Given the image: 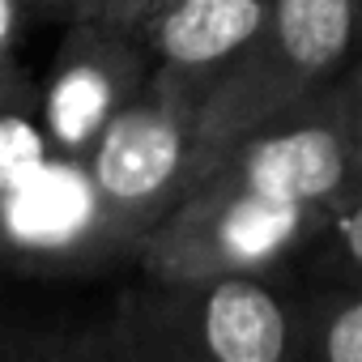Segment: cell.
<instances>
[{"mask_svg": "<svg viewBox=\"0 0 362 362\" xmlns=\"http://www.w3.org/2000/svg\"><path fill=\"white\" fill-rule=\"evenodd\" d=\"M341 107H345V115H349V128H354V136H358V145H362V52H358V60L349 64V73L341 77Z\"/></svg>", "mask_w": 362, "mask_h": 362, "instance_id": "16", "label": "cell"}, {"mask_svg": "<svg viewBox=\"0 0 362 362\" xmlns=\"http://www.w3.org/2000/svg\"><path fill=\"white\" fill-rule=\"evenodd\" d=\"M358 170H362V145H358Z\"/></svg>", "mask_w": 362, "mask_h": 362, "instance_id": "18", "label": "cell"}, {"mask_svg": "<svg viewBox=\"0 0 362 362\" xmlns=\"http://www.w3.org/2000/svg\"><path fill=\"white\" fill-rule=\"evenodd\" d=\"M30 5V18H43V22H73L81 0H26Z\"/></svg>", "mask_w": 362, "mask_h": 362, "instance_id": "17", "label": "cell"}, {"mask_svg": "<svg viewBox=\"0 0 362 362\" xmlns=\"http://www.w3.org/2000/svg\"><path fill=\"white\" fill-rule=\"evenodd\" d=\"M111 264H132V252L107 218L86 158L56 153L0 197V277L73 281Z\"/></svg>", "mask_w": 362, "mask_h": 362, "instance_id": "5", "label": "cell"}, {"mask_svg": "<svg viewBox=\"0 0 362 362\" xmlns=\"http://www.w3.org/2000/svg\"><path fill=\"white\" fill-rule=\"evenodd\" d=\"M111 226L136 256L149 230L184 205L209 170L201 103L158 77L103 128L86 153Z\"/></svg>", "mask_w": 362, "mask_h": 362, "instance_id": "4", "label": "cell"}, {"mask_svg": "<svg viewBox=\"0 0 362 362\" xmlns=\"http://www.w3.org/2000/svg\"><path fill=\"white\" fill-rule=\"evenodd\" d=\"M115 311L192 362H307L303 281L294 273L136 277L115 298Z\"/></svg>", "mask_w": 362, "mask_h": 362, "instance_id": "2", "label": "cell"}, {"mask_svg": "<svg viewBox=\"0 0 362 362\" xmlns=\"http://www.w3.org/2000/svg\"><path fill=\"white\" fill-rule=\"evenodd\" d=\"M26 22H30V5H26V0H0V64L13 60V47H18Z\"/></svg>", "mask_w": 362, "mask_h": 362, "instance_id": "15", "label": "cell"}, {"mask_svg": "<svg viewBox=\"0 0 362 362\" xmlns=\"http://www.w3.org/2000/svg\"><path fill=\"white\" fill-rule=\"evenodd\" d=\"M162 0H81L73 18H94V22H111L124 30H136Z\"/></svg>", "mask_w": 362, "mask_h": 362, "instance_id": "14", "label": "cell"}, {"mask_svg": "<svg viewBox=\"0 0 362 362\" xmlns=\"http://www.w3.org/2000/svg\"><path fill=\"white\" fill-rule=\"evenodd\" d=\"M307 362H362V286H303Z\"/></svg>", "mask_w": 362, "mask_h": 362, "instance_id": "10", "label": "cell"}, {"mask_svg": "<svg viewBox=\"0 0 362 362\" xmlns=\"http://www.w3.org/2000/svg\"><path fill=\"white\" fill-rule=\"evenodd\" d=\"M153 60L136 30L73 18L52 52L43 90V124L56 153L86 158L103 128L149 86Z\"/></svg>", "mask_w": 362, "mask_h": 362, "instance_id": "7", "label": "cell"}, {"mask_svg": "<svg viewBox=\"0 0 362 362\" xmlns=\"http://www.w3.org/2000/svg\"><path fill=\"white\" fill-rule=\"evenodd\" d=\"M362 52V0H269L264 22L201 107L209 162L243 132L341 86Z\"/></svg>", "mask_w": 362, "mask_h": 362, "instance_id": "1", "label": "cell"}, {"mask_svg": "<svg viewBox=\"0 0 362 362\" xmlns=\"http://www.w3.org/2000/svg\"><path fill=\"white\" fill-rule=\"evenodd\" d=\"M332 214L311 205L273 201L226 179H201V188L162 218L136 247V277L201 281L230 273H294L303 252L320 239Z\"/></svg>", "mask_w": 362, "mask_h": 362, "instance_id": "3", "label": "cell"}, {"mask_svg": "<svg viewBox=\"0 0 362 362\" xmlns=\"http://www.w3.org/2000/svg\"><path fill=\"white\" fill-rule=\"evenodd\" d=\"M0 362H81V358L73 354L69 332L0 320Z\"/></svg>", "mask_w": 362, "mask_h": 362, "instance_id": "13", "label": "cell"}, {"mask_svg": "<svg viewBox=\"0 0 362 362\" xmlns=\"http://www.w3.org/2000/svg\"><path fill=\"white\" fill-rule=\"evenodd\" d=\"M269 0H162L136 26L153 77L205 107L264 22Z\"/></svg>", "mask_w": 362, "mask_h": 362, "instance_id": "8", "label": "cell"}, {"mask_svg": "<svg viewBox=\"0 0 362 362\" xmlns=\"http://www.w3.org/2000/svg\"><path fill=\"white\" fill-rule=\"evenodd\" d=\"M205 179H226L273 201L337 214L362 188L358 136L341 107V90L243 132L214 153Z\"/></svg>", "mask_w": 362, "mask_h": 362, "instance_id": "6", "label": "cell"}, {"mask_svg": "<svg viewBox=\"0 0 362 362\" xmlns=\"http://www.w3.org/2000/svg\"><path fill=\"white\" fill-rule=\"evenodd\" d=\"M56 158V145L43 124V90L39 77L5 60L0 64V197L22 188Z\"/></svg>", "mask_w": 362, "mask_h": 362, "instance_id": "9", "label": "cell"}, {"mask_svg": "<svg viewBox=\"0 0 362 362\" xmlns=\"http://www.w3.org/2000/svg\"><path fill=\"white\" fill-rule=\"evenodd\" d=\"M69 345L81 362H192L115 307L86 328H69Z\"/></svg>", "mask_w": 362, "mask_h": 362, "instance_id": "12", "label": "cell"}, {"mask_svg": "<svg viewBox=\"0 0 362 362\" xmlns=\"http://www.w3.org/2000/svg\"><path fill=\"white\" fill-rule=\"evenodd\" d=\"M303 286H362V188L332 214L320 239L294 264Z\"/></svg>", "mask_w": 362, "mask_h": 362, "instance_id": "11", "label": "cell"}]
</instances>
